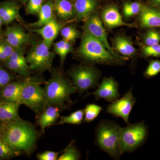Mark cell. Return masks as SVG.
<instances>
[{
	"label": "cell",
	"mask_w": 160,
	"mask_h": 160,
	"mask_svg": "<svg viewBox=\"0 0 160 160\" xmlns=\"http://www.w3.org/2000/svg\"><path fill=\"white\" fill-rule=\"evenodd\" d=\"M2 24H3L1 18L0 17V32H1V30H2Z\"/></svg>",
	"instance_id": "obj_40"
},
{
	"label": "cell",
	"mask_w": 160,
	"mask_h": 160,
	"mask_svg": "<svg viewBox=\"0 0 160 160\" xmlns=\"http://www.w3.org/2000/svg\"><path fill=\"white\" fill-rule=\"evenodd\" d=\"M69 75L77 92L81 94L89 89L97 88L101 72L92 66H79L72 69Z\"/></svg>",
	"instance_id": "obj_7"
},
{
	"label": "cell",
	"mask_w": 160,
	"mask_h": 160,
	"mask_svg": "<svg viewBox=\"0 0 160 160\" xmlns=\"http://www.w3.org/2000/svg\"><path fill=\"white\" fill-rule=\"evenodd\" d=\"M64 26V24L59 23L54 18L41 28L33 30L40 35L43 38V42L50 47Z\"/></svg>",
	"instance_id": "obj_15"
},
{
	"label": "cell",
	"mask_w": 160,
	"mask_h": 160,
	"mask_svg": "<svg viewBox=\"0 0 160 160\" xmlns=\"http://www.w3.org/2000/svg\"><path fill=\"white\" fill-rule=\"evenodd\" d=\"M141 56L144 58H160V43L149 46L143 45L141 48Z\"/></svg>",
	"instance_id": "obj_32"
},
{
	"label": "cell",
	"mask_w": 160,
	"mask_h": 160,
	"mask_svg": "<svg viewBox=\"0 0 160 160\" xmlns=\"http://www.w3.org/2000/svg\"><path fill=\"white\" fill-rule=\"evenodd\" d=\"M61 34L63 40L71 42L79 37L80 32L74 26H68L61 29Z\"/></svg>",
	"instance_id": "obj_31"
},
{
	"label": "cell",
	"mask_w": 160,
	"mask_h": 160,
	"mask_svg": "<svg viewBox=\"0 0 160 160\" xmlns=\"http://www.w3.org/2000/svg\"><path fill=\"white\" fill-rule=\"evenodd\" d=\"M112 48L118 54L128 59L133 58L137 53L131 39L125 36L116 37L112 42Z\"/></svg>",
	"instance_id": "obj_16"
},
{
	"label": "cell",
	"mask_w": 160,
	"mask_h": 160,
	"mask_svg": "<svg viewBox=\"0 0 160 160\" xmlns=\"http://www.w3.org/2000/svg\"><path fill=\"white\" fill-rule=\"evenodd\" d=\"M2 134V127L0 128V138H1Z\"/></svg>",
	"instance_id": "obj_41"
},
{
	"label": "cell",
	"mask_w": 160,
	"mask_h": 160,
	"mask_svg": "<svg viewBox=\"0 0 160 160\" xmlns=\"http://www.w3.org/2000/svg\"><path fill=\"white\" fill-rule=\"evenodd\" d=\"M20 105L18 102L0 101V122L5 124L19 119L18 109Z\"/></svg>",
	"instance_id": "obj_18"
},
{
	"label": "cell",
	"mask_w": 160,
	"mask_h": 160,
	"mask_svg": "<svg viewBox=\"0 0 160 160\" xmlns=\"http://www.w3.org/2000/svg\"><path fill=\"white\" fill-rule=\"evenodd\" d=\"M6 41L14 49L21 48L30 42L31 38L22 27L18 26L8 27L6 31Z\"/></svg>",
	"instance_id": "obj_14"
},
{
	"label": "cell",
	"mask_w": 160,
	"mask_h": 160,
	"mask_svg": "<svg viewBox=\"0 0 160 160\" xmlns=\"http://www.w3.org/2000/svg\"><path fill=\"white\" fill-rule=\"evenodd\" d=\"M24 83L25 81L12 82L7 84L0 92L1 101L19 103L20 94Z\"/></svg>",
	"instance_id": "obj_17"
},
{
	"label": "cell",
	"mask_w": 160,
	"mask_h": 160,
	"mask_svg": "<svg viewBox=\"0 0 160 160\" xmlns=\"http://www.w3.org/2000/svg\"><path fill=\"white\" fill-rule=\"evenodd\" d=\"M103 108L97 104H90L86 105L84 110V122L90 123L98 116Z\"/></svg>",
	"instance_id": "obj_28"
},
{
	"label": "cell",
	"mask_w": 160,
	"mask_h": 160,
	"mask_svg": "<svg viewBox=\"0 0 160 160\" xmlns=\"http://www.w3.org/2000/svg\"><path fill=\"white\" fill-rule=\"evenodd\" d=\"M19 16L18 5L13 1H6L0 4V17L3 24L7 25Z\"/></svg>",
	"instance_id": "obj_19"
},
{
	"label": "cell",
	"mask_w": 160,
	"mask_h": 160,
	"mask_svg": "<svg viewBox=\"0 0 160 160\" xmlns=\"http://www.w3.org/2000/svg\"><path fill=\"white\" fill-rule=\"evenodd\" d=\"M151 6L160 8V0H150Z\"/></svg>",
	"instance_id": "obj_39"
},
{
	"label": "cell",
	"mask_w": 160,
	"mask_h": 160,
	"mask_svg": "<svg viewBox=\"0 0 160 160\" xmlns=\"http://www.w3.org/2000/svg\"><path fill=\"white\" fill-rule=\"evenodd\" d=\"M59 153L53 151H46L42 153H38L37 157L39 160H58Z\"/></svg>",
	"instance_id": "obj_36"
},
{
	"label": "cell",
	"mask_w": 160,
	"mask_h": 160,
	"mask_svg": "<svg viewBox=\"0 0 160 160\" xmlns=\"http://www.w3.org/2000/svg\"><path fill=\"white\" fill-rule=\"evenodd\" d=\"M98 6L96 0H75V16L79 21L86 19L92 13Z\"/></svg>",
	"instance_id": "obj_20"
},
{
	"label": "cell",
	"mask_w": 160,
	"mask_h": 160,
	"mask_svg": "<svg viewBox=\"0 0 160 160\" xmlns=\"http://www.w3.org/2000/svg\"><path fill=\"white\" fill-rule=\"evenodd\" d=\"M102 21L109 29L120 26L132 28L136 26L133 23L125 22L120 14L117 6L114 5H109L103 9L102 12Z\"/></svg>",
	"instance_id": "obj_12"
},
{
	"label": "cell",
	"mask_w": 160,
	"mask_h": 160,
	"mask_svg": "<svg viewBox=\"0 0 160 160\" xmlns=\"http://www.w3.org/2000/svg\"><path fill=\"white\" fill-rule=\"evenodd\" d=\"M160 72V60H152L144 72L146 78L154 77Z\"/></svg>",
	"instance_id": "obj_34"
},
{
	"label": "cell",
	"mask_w": 160,
	"mask_h": 160,
	"mask_svg": "<svg viewBox=\"0 0 160 160\" xmlns=\"http://www.w3.org/2000/svg\"><path fill=\"white\" fill-rule=\"evenodd\" d=\"M1 138L15 150L29 153L35 146L38 133L33 126L20 118L3 125Z\"/></svg>",
	"instance_id": "obj_1"
},
{
	"label": "cell",
	"mask_w": 160,
	"mask_h": 160,
	"mask_svg": "<svg viewBox=\"0 0 160 160\" xmlns=\"http://www.w3.org/2000/svg\"><path fill=\"white\" fill-rule=\"evenodd\" d=\"M84 30L96 38L116 57L126 61L129 60L118 54L109 45L107 39V33L103 26L102 22L96 13H92L86 19Z\"/></svg>",
	"instance_id": "obj_10"
},
{
	"label": "cell",
	"mask_w": 160,
	"mask_h": 160,
	"mask_svg": "<svg viewBox=\"0 0 160 160\" xmlns=\"http://www.w3.org/2000/svg\"><path fill=\"white\" fill-rule=\"evenodd\" d=\"M81 154L72 142L64 150V152L58 158V160H78L81 158Z\"/></svg>",
	"instance_id": "obj_30"
},
{
	"label": "cell",
	"mask_w": 160,
	"mask_h": 160,
	"mask_svg": "<svg viewBox=\"0 0 160 160\" xmlns=\"http://www.w3.org/2000/svg\"><path fill=\"white\" fill-rule=\"evenodd\" d=\"M118 83L112 77L104 78L95 91L86 94V96L93 95L96 101L104 99L112 102L120 98Z\"/></svg>",
	"instance_id": "obj_11"
},
{
	"label": "cell",
	"mask_w": 160,
	"mask_h": 160,
	"mask_svg": "<svg viewBox=\"0 0 160 160\" xmlns=\"http://www.w3.org/2000/svg\"><path fill=\"white\" fill-rule=\"evenodd\" d=\"M19 154V152L15 150L0 138V159L9 158Z\"/></svg>",
	"instance_id": "obj_33"
},
{
	"label": "cell",
	"mask_w": 160,
	"mask_h": 160,
	"mask_svg": "<svg viewBox=\"0 0 160 160\" xmlns=\"http://www.w3.org/2000/svg\"><path fill=\"white\" fill-rule=\"evenodd\" d=\"M54 6V11L62 19L67 20L75 16L74 5L69 0H55Z\"/></svg>",
	"instance_id": "obj_23"
},
{
	"label": "cell",
	"mask_w": 160,
	"mask_h": 160,
	"mask_svg": "<svg viewBox=\"0 0 160 160\" xmlns=\"http://www.w3.org/2000/svg\"><path fill=\"white\" fill-rule=\"evenodd\" d=\"M14 48H13L6 41L0 42V50L3 52L8 59L14 51Z\"/></svg>",
	"instance_id": "obj_38"
},
{
	"label": "cell",
	"mask_w": 160,
	"mask_h": 160,
	"mask_svg": "<svg viewBox=\"0 0 160 160\" xmlns=\"http://www.w3.org/2000/svg\"><path fill=\"white\" fill-rule=\"evenodd\" d=\"M3 126V124H2V123H1V122H0V128H1V127H2Z\"/></svg>",
	"instance_id": "obj_42"
},
{
	"label": "cell",
	"mask_w": 160,
	"mask_h": 160,
	"mask_svg": "<svg viewBox=\"0 0 160 160\" xmlns=\"http://www.w3.org/2000/svg\"><path fill=\"white\" fill-rule=\"evenodd\" d=\"M54 2L51 1L44 3L38 12V19L37 22L30 24V26L35 28H40L50 22L54 18Z\"/></svg>",
	"instance_id": "obj_21"
},
{
	"label": "cell",
	"mask_w": 160,
	"mask_h": 160,
	"mask_svg": "<svg viewBox=\"0 0 160 160\" xmlns=\"http://www.w3.org/2000/svg\"><path fill=\"white\" fill-rule=\"evenodd\" d=\"M122 127L110 120H102L95 130L96 145L113 159L120 158Z\"/></svg>",
	"instance_id": "obj_4"
},
{
	"label": "cell",
	"mask_w": 160,
	"mask_h": 160,
	"mask_svg": "<svg viewBox=\"0 0 160 160\" xmlns=\"http://www.w3.org/2000/svg\"><path fill=\"white\" fill-rule=\"evenodd\" d=\"M84 109H79L74 112L68 116L61 117L58 124L61 125L64 124L80 125L84 120Z\"/></svg>",
	"instance_id": "obj_27"
},
{
	"label": "cell",
	"mask_w": 160,
	"mask_h": 160,
	"mask_svg": "<svg viewBox=\"0 0 160 160\" xmlns=\"http://www.w3.org/2000/svg\"><path fill=\"white\" fill-rule=\"evenodd\" d=\"M79 53L84 60L94 64L114 66L122 65L126 62L113 56L98 40L85 30Z\"/></svg>",
	"instance_id": "obj_3"
},
{
	"label": "cell",
	"mask_w": 160,
	"mask_h": 160,
	"mask_svg": "<svg viewBox=\"0 0 160 160\" xmlns=\"http://www.w3.org/2000/svg\"><path fill=\"white\" fill-rule=\"evenodd\" d=\"M136 102L131 88L122 98L111 102L106 108V112L116 118H122L126 124H129L130 112Z\"/></svg>",
	"instance_id": "obj_9"
},
{
	"label": "cell",
	"mask_w": 160,
	"mask_h": 160,
	"mask_svg": "<svg viewBox=\"0 0 160 160\" xmlns=\"http://www.w3.org/2000/svg\"><path fill=\"white\" fill-rule=\"evenodd\" d=\"M43 41L32 47L26 59L31 69L43 71L50 70L54 55Z\"/></svg>",
	"instance_id": "obj_8"
},
{
	"label": "cell",
	"mask_w": 160,
	"mask_h": 160,
	"mask_svg": "<svg viewBox=\"0 0 160 160\" xmlns=\"http://www.w3.org/2000/svg\"><path fill=\"white\" fill-rule=\"evenodd\" d=\"M54 49L56 53L59 55L61 63L63 64L67 55L73 50V47L71 42L62 40L55 43Z\"/></svg>",
	"instance_id": "obj_25"
},
{
	"label": "cell",
	"mask_w": 160,
	"mask_h": 160,
	"mask_svg": "<svg viewBox=\"0 0 160 160\" xmlns=\"http://www.w3.org/2000/svg\"><path fill=\"white\" fill-rule=\"evenodd\" d=\"M44 0H29L26 8L29 14H38L43 5Z\"/></svg>",
	"instance_id": "obj_35"
},
{
	"label": "cell",
	"mask_w": 160,
	"mask_h": 160,
	"mask_svg": "<svg viewBox=\"0 0 160 160\" xmlns=\"http://www.w3.org/2000/svg\"><path fill=\"white\" fill-rule=\"evenodd\" d=\"M46 107L55 106L67 108L72 104L70 96L77 92L74 85L59 72H55L45 84Z\"/></svg>",
	"instance_id": "obj_2"
},
{
	"label": "cell",
	"mask_w": 160,
	"mask_h": 160,
	"mask_svg": "<svg viewBox=\"0 0 160 160\" xmlns=\"http://www.w3.org/2000/svg\"><path fill=\"white\" fill-rule=\"evenodd\" d=\"M6 66L12 71L18 72L22 75H27L31 69L28 65L27 60H12L8 59L6 61Z\"/></svg>",
	"instance_id": "obj_24"
},
{
	"label": "cell",
	"mask_w": 160,
	"mask_h": 160,
	"mask_svg": "<svg viewBox=\"0 0 160 160\" xmlns=\"http://www.w3.org/2000/svg\"><path fill=\"white\" fill-rule=\"evenodd\" d=\"M12 77L11 75L4 69L0 68V89H2L10 82Z\"/></svg>",
	"instance_id": "obj_37"
},
{
	"label": "cell",
	"mask_w": 160,
	"mask_h": 160,
	"mask_svg": "<svg viewBox=\"0 0 160 160\" xmlns=\"http://www.w3.org/2000/svg\"><path fill=\"white\" fill-rule=\"evenodd\" d=\"M19 103L36 112H39L46 108L45 89L41 86L38 80L32 78L25 80L20 94Z\"/></svg>",
	"instance_id": "obj_6"
},
{
	"label": "cell",
	"mask_w": 160,
	"mask_h": 160,
	"mask_svg": "<svg viewBox=\"0 0 160 160\" xmlns=\"http://www.w3.org/2000/svg\"><path fill=\"white\" fill-rule=\"evenodd\" d=\"M145 32L142 37L143 45L149 46L160 43V32L154 28H150Z\"/></svg>",
	"instance_id": "obj_29"
},
{
	"label": "cell",
	"mask_w": 160,
	"mask_h": 160,
	"mask_svg": "<svg viewBox=\"0 0 160 160\" xmlns=\"http://www.w3.org/2000/svg\"><path fill=\"white\" fill-rule=\"evenodd\" d=\"M59 108L57 106H49L44 109L38 121L42 131H44L46 127L51 126L57 119L60 115Z\"/></svg>",
	"instance_id": "obj_22"
},
{
	"label": "cell",
	"mask_w": 160,
	"mask_h": 160,
	"mask_svg": "<svg viewBox=\"0 0 160 160\" xmlns=\"http://www.w3.org/2000/svg\"><path fill=\"white\" fill-rule=\"evenodd\" d=\"M21 1H22L23 2H26V1H27V0H21Z\"/></svg>",
	"instance_id": "obj_43"
},
{
	"label": "cell",
	"mask_w": 160,
	"mask_h": 160,
	"mask_svg": "<svg viewBox=\"0 0 160 160\" xmlns=\"http://www.w3.org/2000/svg\"><path fill=\"white\" fill-rule=\"evenodd\" d=\"M138 21L142 28H160V8L144 5L139 13Z\"/></svg>",
	"instance_id": "obj_13"
},
{
	"label": "cell",
	"mask_w": 160,
	"mask_h": 160,
	"mask_svg": "<svg viewBox=\"0 0 160 160\" xmlns=\"http://www.w3.org/2000/svg\"><path fill=\"white\" fill-rule=\"evenodd\" d=\"M148 126L145 121L133 124H128L122 127L120 141V151L122 155L132 152L142 146L148 138Z\"/></svg>",
	"instance_id": "obj_5"
},
{
	"label": "cell",
	"mask_w": 160,
	"mask_h": 160,
	"mask_svg": "<svg viewBox=\"0 0 160 160\" xmlns=\"http://www.w3.org/2000/svg\"><path fill=\"white\" fill-rule=\"evenodd\" d=\"M144 5L139 2H126L123 6V13L124 17L126 18H129L136 15H138Z\"/></svg>",
	"instance_id": "obj_26"
}]
</instances>
